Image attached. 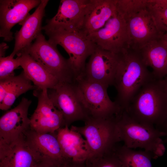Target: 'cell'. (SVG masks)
I'll return each mask as SVG.
<instances>
[{"label":"cell","instance_id":"6da1fadb","mask_svg":"<svg viewBox=\"0 0 167 167\" xmlns=\"http://www.w3.org/2000/svg\"><path fill=\"white\" fill-rule=\"evenodd\" d=\"M138 122L158 129L167 113V88L153 76L143 84L123 111Z\"/></svg>","mask_w":167,"mask_h":167},{"label":"cell","instance_id":"7a4b0ae2","mask_svg":"<svg viewBox=\"0 0 167 167\" xmlns=\"http://www.w3.org/2000/svg\"><path fill=\"white\" fill-rule=\"evenodd\" d=\"M118 54L113 85L117 92L115 101L121 110L123 111L140 88L153 76L138 51L128 48Z\"/></svg>","mask_w":167,"mask_h":167},{"label":"cell","instance_id":"3957f363","mask_svg":"<svg viewBox=\"0 0 167 167\" xmlns=\"http://www.w3.org/2000/svg\"><path fill=\"white\" fill-rule=\"evenodd\" d=\"M116 121L120 141L126 147L132 149L143 148L153 159L164 154L166 149L161 139L165 136L164 133L138 122L124 111L116 115Z\"/></svg>","mask_w":167,"mask_h":167},{"label":"cell","instance_id":"277c9868","mask_svg":"<svg viewBox=\"0 0 167 167\" xmlns=\"http://www.w3.org/2000/svg\"><path fill=\"white\" fill-rule=\"evenodd\" d=\"M74 84L77 96L88 117L111 118L120 112V108L108 95V86L89 80L82 76L77 77Z\"/></svg>","mask_w":167,"mask_h":167},{"label":"cell","instance_id":"5b68a950","mask_svg":"<svg viewBox=\"0 0 167 167\" xmlns=\"http://www.w3.org/2000/svg\"><path fill=\"white\" fill-rule=\"evenodd\" d=\"M22 50L28 53L60 83L74 82L76 77L69 59L64 58L57 45L47 40L41 33L33 44Z\"/></svg>","mask_w":167,"mask_h":167},{"label":"cell","instance_id":"8992f818","mask_svg":"<svg viewBox=\"0 0 167 167\" xmlns=\"http://www.w3.org/2000/svg\"><path fill=\"white\" fill-rule=\"evenodd\" d=\"M44 30L49 41L57 45H60L67 53L76 78L81 76L85 69L86 60L94 51L96 45L79 32Z\"/></svg>","mask_w":167,"mask_h":167},{"label":"cell","instance_id":"52a82bcc","mask_svg":"<svg viewBox=\"0 0 167 167\" xmlns=\"http://www.w3.org/2000/svg\"><path fill=\"white\" fill-rule=\"evenodd\" d=\"M84 122V126H72L70 129L84 136L91 156L110 150L121 141L116 116L109 118L88 117Z\"/></svg>","mask_w":167,"mask_h":167},{"label":"cell","instance_id":"ba28073f","mask_svg":"<svg viewBox=\"0 0 167 167\" xmlns=\"http://www.w3.org/2000/svg\"><path fill=\"white\" fill-rule=\"evenodd\" d=\"M129 48L138 51L150 42L161 37L148 7L141 8L125 19Z\"/></svg>","mask_w":167,"mask_h":167},{"label":"cell","instance_id":"9c48e42d","mask_svg":"<svg viewBox=\"0 0 167 167\" xmlns=\"http://www.w3.org/2000/svg\"><path fill=\"white\" fill-rule=\"evenodd\" d=\"M87 37L97 46L114 54L129 48L126 22L117 9L103 27Z\"/></svg>","mask_w":167,"mask_h":167},{"label":"cell","instance_id":"30bf717a","mask_svg":"<svg viewBox=\"0 0 167 167\" xmlns=\"http://www.w3.org/2000/svg\"><path fill=\"white\" fill-rule=\"evenodd\" d=\"M49 97L62 114L65 126L68 127L78 121H84L88 116L75 92L73 83H59L48 89Z\"/></svg>","mask_w":167,"mask_h":167},{"label":"cell","instance_id":"8fae6325","mask_svg":"<svg viewBox=\"0 0 167 167\" xmlns=\"http://www.w3.org/2000/svg\"><path fill=\"white\" fill-rule=\"evenodd\" d=\"M33 94L38 102L30 118L31 128L40 133H54L65 126L62 114L49 98L47 89L37 88Z\"/></svg>","mask_w":167,"mask_h":167},{"label":"cell","instance_id":"7c38bea8","mask_svg":"<svg viewBox=\"0 0 167 167\" xmlns=\"http://www.w3.org/2000/svg\"><path fill=\"white\" fill-rule=\"evenodd\" d=\"M90 56L81 76L109 86L113 85L118 63L119 54L97 46Z\"/></svg>","mask_w":167,"mask_h":167},{"label":"cell","instance_id":"4fadbf2b","mask_svg":"<svg viewBox=\"0 0 167 167\" xmlns=\"http://www.w3.org/2000/svg\"><path fill=\"white\" fill-rule=\"evenodd\" d=\"M88 0H61L57 14L42 29L79 32Z\"/></svg>","mask_w":167,"mask_h":167},{"label":"cell","instance_id":"5bb4252c","mask_svg":"<svg viewBox=\"0 0 167 167\" xmlns=\"http://www.w3.org/2000/svg\"><path fill=\"white\" fill-rule=\"evenodd\" d=\"M31 101L23 97L15 107L0 118V143L9 144L17 140L30 127L28 117Z\"/></svg>","mask_w":167,"mask_h":167},{"label":"cell","instance_id":"9a60e30c","mask_svg":"<svg viewBox=\"0 0 167 167\" xmlns=\"http://www.w3.org/2000/svg\"><path fill=\"white\" fill-rule=\"evenodd\" d=\"M39 0H1L0 36L9 41L13 39L12 28L24 21L32 8L39 5Z\"/></svg>","mask_w":167,"mask_h":167},{"label":"cell","instance_id":"2e32d148","mask_svg":"<svg viewBox=\"0 0 167 167\" xmlns=\"http://www.w3.org/2000/svg\"><path fill=\"white\" fill-rule=\"evenodd\" d=\"M24 136L28 145L39 159H49L63 164L67 161L62 153L56 132L40 133L30 127Z\"/></svg>","mask_w":167,"mask_h":167},{"label":"cell","instance_id":"e0dca14e","mask_svg":"<svg viewBox=\"0 0 167 167\" xmlns=\"http://www.w3.org/2000/svg\"><path fill=\"white\" fill-rule=\"evenodd\" d=\"M39 159L27 144L24 134L11 143H0V167H33Z\"/></svg>","mask_w":167,"mask_h":167},{"label":"cell","instance_id":"ac0fdd59","mask_svg":"<svg viewBox=\"0 0 167 167\" xmlns=\"http://www.w3.org/2000/svg\"><path fill=\"white\" fill-rule=\"evenodd\" d=\"M116 11V0H88L79 32L88 36L100 29Z\"/></svg>","mask_w":167,"mask_h":167},{"label":"cell","instance_id":"d6986e66","mask_svg":"<svg viewBox=\"0 0 167 167\" xmlns=\"http://www.w3.org/2000/svg\"><path fill=\"white\" fill-rule=\"evenodd\" d=\"M63 155L67 160L85 161L91 156L85 139L78 132L65 126L56 131Z\"/></svg>","mask_w":167,"mask_h":167},{"label":"cell","instance_id":"ffe728a7","mask_svg":"<svg viewBox=\"0 0 167 167\" xmlns=\"http://www.w3.org/2000/svg\"><path fill=\"white\" fill-rule=\"evenodd\" d=\"M48 0H41V2L34 13L28 15L19 24L22 26L15 33V44L13 50L10 54L14 56L22 50L31 44L41 33L42 29L41 22L45 15V8Z\"/></svg>","mask_w":167,"mask_h":167},{"label":"cell","instance_id":"44dd1931","mask_svg":"<svg viewBox=\"0 0 167 167\" xmlns=\"http://www.w3.org/2000/svg\"><path fill=\"white\" fill-rule=\"evenodd\" d=\"M137 51L144 64L151 68L154 77L164 79L167 75V43L163 36Z\"/></svg>","mask_w":167,"mask_h":167},{"label":"cell","instance_id":"7402d4cb","mask_svg":"<svg viewBox=\"0 0 167 167\" xmlns=\"http://www.w3.org/2000/svg\"><path fill=\"white\" fill-rule=\"evenodd\" d=\"M36 87L31 83L24 71L19 75L0 80V109H9L20 95Z\"/></svg>","mask_w":167,"mask_h":167},{"label":"cell","instance_id":"603a6c76","mask_svg":"<svg viewBox=\"0 0 167 167\" xmlns=\"http://www.w3.org/2000/svg\"><path fill=\"white\" fill-rule=\"evenodd\" d=\"M20 66L28 78L37 88H54L59 83L58 80L28 53L21 50L17 54Z\"/></svg>","mask_w":167,"mask_h":167},{"label":"cell","instance_id":"cb8c5ba5","mask_svg":"<svg viewBox=\"0 0 167 167\" xmlns=\"http://www.w3.org/2000/svg\"><path fill=\"white\" fill-rule=\"evenodd\" d=\"M114 151L123 167H152L151 155L145 151H135L123 145L114 147Z\"/></svg>","mask_w":167,"mask_h":167},{"label":"cell","instance_id":"d4e9b609","mask_svg":"<svg viewBox=\"0 0 167 167\" xmlns=\"http://www.w3.org/2000/svg\"><path fill=\"white\" fill-rule=\"evenodd\" d=\"M148 7L158 30L163 35L167 32V0H148Z\"/></svg>","mask_w":167,"mask_h":167},{"label":"cell","instance_id":"484cf974","mask_svg":"<svg viewBox=\"0 0 167 167\" xmlns=\"http://www.w3.org/2000/svg\"><path fill=\"white\" fill-rule=\"evenodd\" d=\"M114 147L103 153L90 157L85 161L86 167H123L115 153Z\"/></svg>","mask_w":167,"mask_h":167},{"label":"cell","instance_id":"4316f807","mask_svg":"<svg viewBox=\"0 0 167 167\" xmlns=\"http://www.w3.org/2000/svg\"><path fill=\"white\" fill-rule=\"evenodd\" d=\"M148 4V0H116L117 9L124 19Z\"/></svg>","mask_w":167,"mask_h":167},{"label":"cell","instance_id":"83f0119b","mask_svg":"<svg viewBox=\"0 0 167 167\" xmlns=\"http://www.w3.org/2000/svg\"><path fill=\"white\" fill-rule=\"evenodd\" d=\"M10 55L0 57V80L15 75L14 71L20 66L19 58Z\"/></svg>","mask_w":167,"mask_h":167},{"label":"cell","instance_id":"f1b7e54d","mask_svg":"<svg viewBox=\"0 0 167 167\" xmlns=\"http://www.w3.org/2000/svg\"><path fill=\"white\" fill-rule=\"evenodd\" d=\"M65 164L49 159H41L37 161L33 167H63Z\"/></svg>","mask_w":167,"mask_h":167},{"label":"cell","instance_id":"f546056e","mask_svg":"<svg viewBox=\"0 0 167 167\" xmlns=\"http://www.w3.org/2000/svg\"><path fill=\"white\" fill-rule=\"evenodd\" d=\"M63 167H86L85 161H75L72 160H68Z\"/></svg>","mask_w":167,"mask_h":167},{"label":"cell","instance_id":"4dcf8cb0","mask_svg":"<svg viewBox=\"0 0 167 167\" xmlns=\"http://www.w3.org/2000/svg\"><path fill=\"white\" fill-rule=\"evenodd\" d=\"M158 129L165 134L166 138L163 141L164 143L167 142V113L163 122Z\"/></svg>","mask_w":167,"mask_h":167},{"label":"cell","instance_id":"1f68e13d","mask_svg":"<svg viewBox=\"0 0 167 167\" xmlns=\"http://www.w3.org/2000/svg\"><path fill=\"white\" fill-rule=\"evenodd\" d=\"M8 47L6 44L5 43H2L0 44V57H5V51Z\"/></svg>","mask_w":167,"mask_h":167},{"label":"cell","instance_id":"d6a6232c","mask_svg":"<svg viewBox=\"0 0 167 167\" xmlns=\"http://www.w3.org/2000/svg\"><path fill=\"white\" fill-rule=\"evenodd\" d=\"M163 37L167 43V32L163 35Z\"/></svg>","mask_w":167,"mask_h":167},{"label":"cell","instance_id":"836d02e7","mask_svg":"<svg viewBox=\"0 0 167 167\" xmlns=\"http://www.w3.org/2000/svg\"><path fill=\"white\" fill-rule=\"evenodd\" d=\"M164 80L166 86L167 88V75L164 79Z\"/></svg>","mask_w":167,"mask_h":167}]
</instances>
